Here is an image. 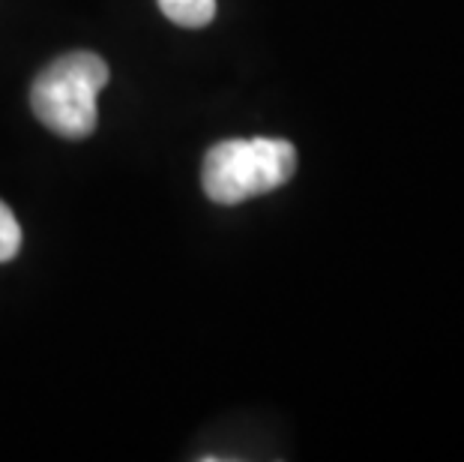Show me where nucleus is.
I'll return each mask as SVG.
<instances>
[{
    "label": "nucleus",
    "instance_id": "3",
    "mask_svg": "<svg viewBox=\"0 0 464 462\" xmlns=\"http://www.w3.org/2000/svg\"><path fill=\"white\" fill-rule=\"evenodd\" d=\"M160 9L180 27H207L216 15V0H160Z\"/></svg>",
    "mask_w": 464,
    "mask_h": 462
},
{
    "label": "nucleus",
    "instance_id": "1",
    "mask_svg": "<svg viewBox=\"0 0 464 462\" xmlns=\"http://www.w3.org/2000/svg\"><path fill=\"white\" fill-rule=\"evenodd\" d=\"M297 172V151L285 139H228L204 156L201 183L216 204H240L285 186Z\"/></svg>",
    "mask_w": 464,
    "mask_h": 462
},
{
    "label": "nucleus",
    "instance_id": "4",
    "mask_svg": "<svg viewBox=\"0 0 464 462\" xmlns=\"http://www.w3.org/2000/svg\"><path fill=\"white\" fill-rule=\"evenodd\" d=\"M18 250H22V225H18L15 213L0 202V264L13 261Z\"/></svg>",
    "mask_w": 464,
    "mask_h": 462
},
{
    "label": "nucleus",
    "instance_id": "2",
    "mask_svg": "<svg viewBox=\"0 0 464 462\" xmlns=\"http://www.w3.org/2000/svg\"><path fill=\"white\" fill-rule=\"evenodd\" d=\"M108 84V64L93 52L57 57L36 75L34 114L61 139H87L96 130V96Z\"/></svg>",
    "mask_w": 464,
    "mask_h": 462
}]
</instances>
